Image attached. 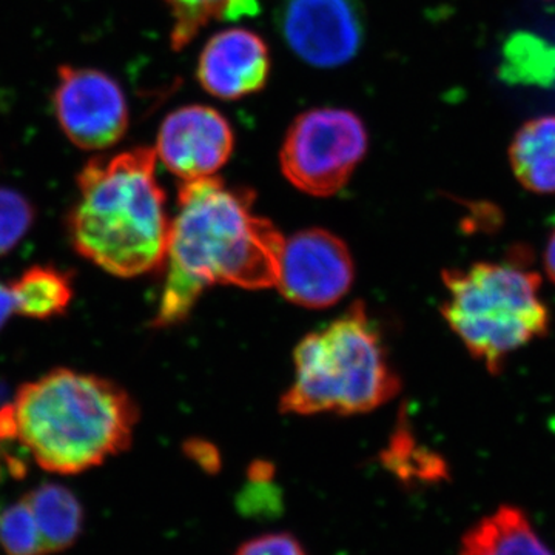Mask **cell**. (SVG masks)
<instances>
[{"label": "cell", "instance_id": "cell-2", "mask_svg": "<svg viewBox=\"0 0 555 555\" xmlns=\"http://www.w3.org/2000/svg\"><path fill=\"white\" fill-rule=\"evenodd\" d=\"M138 420L126 389L62 367L17 389L0 409V436L20 441L43 470L76 476L126 452Z\"/></svg>", "mask_w": 555, "mask_h": 555}, {"label": "cell", "instance_id": "cell-17", "mask_svg": "<svg viewBox=\"0 0 555 555\" xmlns=\"http://www.w3.org/2000/svg\"><path fill=\"white\" fill-rule=\"evenodd\" d=\"M0 546L7 555H47L38 524L24 496L0 513Z\"/></svg>", "mask_w": 555, "mask_h": 555}, {"label": "cell", "instance_id": "cell-15", "mask_svg": "<svg viewBox=\"0 0 555 555\" xmlns=\"http://www.w3.org/2000/svg\"><path fill=\"white\" fill-rule=\"evenodd\" d=\"M16 313L30 320L61 317L73 299L72 278L53 266H33L10 284Z\"/></svg>", "mask_w": 555, "mask_h": 555}, {"label": "cell", "instance_id": "cell-10", "mask_svg": "<svg viewBox=\"0 0 555 555\" xmlns=\"http://www.w3.org/2000/svg\"><path fill=\"white\" fill-rule=\"evenodd\" d=\"M235 134L218 109L189 105L164 119L156 156L182 181L215 177L228 164Z\"/></svg>", "mask_w": 555, "mask_h": 555}, {"label": "cell", "instance_id": "cell-14", "mask_svg": "<svg viewBox=\"0 0 555 555\" xmlns=\"http://www.w3.org/2000/svg\"><path fill=\"white\" fill-rule=\"evenodd\" d=\"M24 499L31 507L47 555L64 553L78 542L86 514L78 496L68 488L43 483Z\"/></svg>", "mask_w": 555, "mask_h": 555}, {"label": "cell", "instance_id": "cell-12", "mask_svg": "<svg viewBox=\"0 0 555 555\" xmlns=\"http://www.w3.org/2000/svg\"><path fill=\"white\" fill-rule=\"evenodd\" d=\"M460 555H555L520 507L503 505L463 535Z\"/></svg>", "mask_w": 555, "mask_h": 555}, {"label": "cell", "instance_id": "cell-5", "mask_svg": "<svg viewBox=\"0 0 555 555\" xmlns=\"http://www.w3.org/2000/svg\"><path fill=\"white\" fill-rule=\"evenodd\" d=\"M448 298L441 312L467 352L492 375L507 357L550 332V309L540 295L542 278L524 257L444 270Z\"/></svg>", "mask_w": 555, "mask_h": 555}, {"label": "cell", "instance_id": "cell-1", "mask_svg": "<svg viewBox=\"0 0 555 555\" xmlns=\"http://www.w3.org/2000/svg\"><path fill=\"white\" fill-rule=\"evenodd\" d=\"M254 192L208 177L184 182L170 224L155 327L181 323L207 287L276 286L283 235L254 211Z\"/></svg>", "mask_w": 555, "mask_h": 555}, {"label": "cell", "instance_id": "cell-22", "mask_svg": "<svg viewBox=\"0 0 555 555\" xmlns=\"http://www.w3.org/2000/svg\"><path fill=\"white\" fill-rule=\"evenodd\" d=\"M2 441H3V438H2V436H0V474H2V469H3Z\"/></svg>", "mask_w": 555, "mask_h": 555}, {"label": "cell", "instance_id": "cell-19", "mask_svg": "<svg viewBox=\"0 0 555 555\" xmlns=\"http://www.w3.org/2000/svg\"><path fill=\"white\" fill-rule=\"evenodd\" d=\"M235 555H308L301 543L286 532L264 534L248 540L238 547Z\"/></svg>", "mask_w": 555, "mask_h": 555}, {"label": "cell", "instance_id": "cell-8", "mask_svg": "<svg viewBox=\"0 0 555 555\" xmlns=\"http://www.w3.org/2000/svg\"><path fill=\"white\" fill-rule=\"evenodd\" d=\"M53 108L65 137L80 150L113 147L129 129L126 94L100 69L61 67Z\"/></svg>", "mask_w": 555, "mask_h": 555}, {"label": "cell", "instance_id": "cell-4", "mask_svg": "<svg viewBox=\"0 0 555 555\" xmlns=\"http://www.w3.org/2000/svg\"><path fill=\"white\" fill-rule=\"evenodd\" d=\"M400 379L387 360L385 345L361 302L295 350V379L281 400L284 414L371 412L392 400Z\"/></svg>", "mask_w": 555, "mask_h": 555}, {"label": "cell", "instance_id": "cell-6", "mask_svg": "<svg viewBox=\"0 0 555 555\" xmlns=\"http://www.w3.org/2000/svg\"><path fill=\"white\" fill-rule=\"evenodd\" d=\"M367 130L349 109L317 108L288 127L280 153L281 170L292 185L326 198L345 188L367 152Z\"/></svg>", "mask_w": 555, "mask_h": 555}, {"label": "cell", "instance_id": "cell-16", "mask_svg": "<svg viewBox=\"0 0 555 555\" xmlns=\"http://www.w3.org/2000/svg\"><path fill=\"white\" fill-rule=\"evenodd\" d=\"M169 5L173 28L171 47L182 50L210 22L233 21L258 11V0H164Z\"/></svg>", "mask_w": 555, "mask_h": 555}, {"label": "cell", "instance_id": "cell-18", "mask_svg": "<svg viewBox=\"0 0 555 555\" xmlns=\"http://www.w3.org/2000/svg\"><path fill=\"white\" fill-rule=\"evenodd\" d=\"M35 221L30 201L16 190L0 188V257L13 250Z\"/></svg>", "mask_w": 555, "mask_h": 555}, {"label": "cell", "instance_id": "cell-13", "mask_svg": "<svg viewBox=\"0 0 555 555\" xmlns=\"http://www.w3.org/2000/svg\"><path fill=\"white\" fill-rule=\"evenodd\" d=\"M514 177L537 195L555 193V116H539L518 129L509 145Z\"/></svg>", "mask_w": 555, "mask_h": 555}, {"label": "cell", "instance_id": "cell-3", "mask_svg": "<svg viewBox=\"0 0 555 555\" xmlns=\"http://www.w3.org/2000/svg\"><path fill=\"white\" fill-rule=\"evenodd\" d=\"M156 160L155 150L133 149L91 159L76 179L69 240L80 257L112 275H144L166 259L171 221Z\"/></svg>", "mask_w": 555, "mask_h": 555}, {"label": "cell", "instance_id": "cell-21", "mask_svg": "<svg viewBox=\"0 0 555 555\" xmlns=\"http://www.w3.org/2000/svg\"><path fill=\"white\" fill-rule=\"evenodd\" d=\"M545 269L547 276L555 284V230L551 233L550 238H547L546 248H545Z\"/></svg>", "mask_w": 555, "mask_h": 555}, {"label": "cell", "instance_id": "cell-11", "mask_svg": "<svg viewBox=\"0 0 555 555\" xmlns=\"http://www.w3.org/2000/svg\"><path fill=\"white\" fill-rule=\"evenodd\" d=\"M270 54L257 33L230 28L208 40L199 56L198 80L211 96L241 100L264 89Z\"/></svg>", "mask_w": 555, "mask_h": 555}, {"label": "cell", "instance_id": "cell-7", "mask_svg": "<svg viewBox=\"0 0 555 555\" xmlns=\"http://www.w3.org/2000/svg\"><path fill=\"white\" fill-rule=\"evenodd\" d=\"M275 21L299 60L320 68L352 61L366 36L363 0H280Z\"/></svg>", "mask_w": 555, "mask_h": 555}, {"label": "cell", "instance_id": "cell-20", "mask_svg": "<svg viewBox=\"0 0 555 555\" xmlns=\"http://www.w3.org/2000/svg\"><path fill=\"white\" fill-rule=\"evenodd\" d=\"M17 315L16 302L10 284L0 281V328L9 323L10 317Z\"/></svg>", "mask_w": 555, "mask_h": 555}, {"label": "cell", "instance_id": "cell-9", "mask_svg": "<svg viewBox=\"0 0 555 555\" xmlns=\"http://www.w3.org/2000/svg\"><path fill=\"white\" fill-rule=\"evenodd\" d=\"M352 283V257L334 233L309 229L284 241L276 286L288 301L308 309L328 308Z\"/></svg>", "mask_w": 555, "mask_h": 555}]
</instances>
